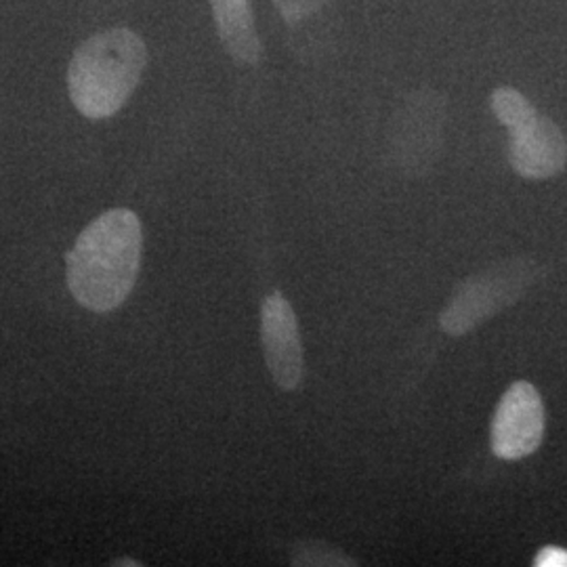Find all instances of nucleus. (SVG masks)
Instances as JSON below:
<instances>
[{
	"mask_svg": "<svg viewBox=\"0 0 567 567\" xmlns=\"http://www.w3.org/2000/svg\"><path fill=\"white\" fill-rule=\"evenodd\" d=\"M446 97L433 89L405 95L389 128V152L395 168L408 177H423L440 158L446 133Z\"/></svg>",
	"mask_w": 567,
	"mask_h": 567,
	"instance_id": "nucleus-3",
	"label": "nucleus"
},
{
	"mask_svg": "<svg viewBox=\"0 0 567 567\" xmlns=\"http://www.w3.org/2000/svg\"><path fill=\"white\" fill-rule=\"evenodd\" d=\"M532 280L534 271L527 269V264L501 265L486 274L471 276L454 292L440 318V324L450 337H463L484 324L487 318L515 303Z\"/></svg>",
	"mask_w": 567,
	"mask_h": 567,
	"instance_id": "nucleus-4",
	"label": "nucleus"
},
{
	"mask_svg": "<svg viewBox=\"0 0 567 567\" xmlns=\"http://www.w3.org/2000/svg\"><path fill=\"white\" fill-rule=\"evenodd\" d=\"M292 566H353V561L341 548L330 547L328 543L309 540L295 548Z\"/></svg>",
	"mask_w": 567,
	"mask_h": 567,
	"instance_id": "nucleus-10",
	"label": "nucleus"
},
{
	"mask_svg": "<svg viewBox=\"0 0 567 567\" xmlns=\"http://www.w3.org/2000/svg\"><path fill=\"white\" fill-rule=\"evenodd\" d=\"M261 343L274 383L284 391L301 385L305 360L299 324L292 305L278 290L261 305Z\"/></svg>",
	"mask_w": 567,
	"mask_h": 567,
	"instance_id": "nucleus-6",
	"label": "nucleus"
},
{
	"mask_svg": "<svg viewBox=\"0 0 567 567\" xmlns=\"http://www.w3.org/2000/svg\"><path fill=\"white\" fill-rule=\"evenodd\" d=\"M147 47L128 28L93 34L76 49L68 68V91L84 118L103 121L121 112L142 81Z\"/></svg>",
	"mask_w": 567,
	"mask_h": 567,
	"instance_id": "nucleus-2",
	"label": "nucleus"
},
{
	"mask_svg": "<svg viewBox=\"0 0 567 567\" xmlns=\"http://www.w3.org/2000/svg\"><path fill=\"white\" fill-rule=\"evenodd\" d=\"M271 4L278 9V13L286 21H301L311 18L320 9H324L328 0H271Z\"/></svg>",
	"mask_w": 567,
	"mask_h": 567,
	"instance_id": "nucleus-11",
	"label": "nucleus"
},
{
	"mask_svg": "<svg viewBox=\"0 0 567 567\" xmlns=\"http://www.w3.org/2000/svg\"><path fill=\"white\" fill-rule=\"evenodd\" d=\"M142 250V221L131 208H112L86 225L65 257L76 303L95 313L121 307L137 282Z\"/></svg>",
	"mask_w": 567,
	"mask_h": 567,
	"instance_id": "nucleus-1",
	"label": "nucleus"
},
{
	"mask_svg": "<svg viewBox=\"0 0 567 567\" xmlns=\"http://www.w3.org/2000/svg\"><path fill=\"white\" fill-rule=\"evenodd\" d=\"M536 567H567V550L566 548L557 547V545H548L543 548L536 559H534Z\"/></svg>",
	"mask_w": 567,
	"mask_h": 567,
	"instance_id": "nucleus-12",
	"label": "nucleus"
},
{
	"mask_svg": "<svg viewBox=\"0 0 567 567\" xmlns=\"http://www.w3.org/2000/svg\"><path fill=\"white\" fill-rule=\"evenodd\" d=\"M508 133V163L519 177L543 182L564 173L567 164L566 135L550 118L536 114L532 121Z\"/></svg>",
	"mask_w": 567,
	"mask_h": 567,
	"instance_id": "nucleus-7",
	"label": "nucleus"
},
{
	"mask_svg": "<svg viewBox=\"0 0 567 567\" xmlns=\"http://www.w3.org/2000/svg\"><path fill=\"white\" fill-rule=\"evenodd\" d=\"M213 20L225 51L240 63L255 65L264 58L250 0H210Z\"/></svg>",
	"mask_w": 567,
	"mask_h": 567,
	"instance_id": "nucleus-8",
	"label": "nucleus"
},
{
	"mask_svg": "<svg viewBox=\"0 0 567 567\" xmlns=\"http://www.w3.org/2000/svg\"><path fill=\"white\" fill-rule=\"evenodd\" d=\"M489 105L494 116L503 126H507L508 131L526 124L538 114V110L529 103L526 95L513 86H498L489 97Z\"/></svg>",
	"mask_w": 567,
	"mask_h": 567,
	"instance_id": "nucleus-9",
	"label": "nucleus"
},
{
	"mask_svg": "<svg viewBox=\"0 0 567 567\" xmlns=\"http://www.w3.org/2000/svg\"><path fill=\"white\" fill-rule=\"evenodd\" d=\"M545 437V404L538 389L526 381L508 386L492 419V452L503 461L534 454Z\"/></svg>",
	"mask_w": 567,
	"mask_h": 567,
	"instance_id": "nucleus-5",
	"label": "nucleus"
},
{
	"mask_svg": "<svg viewBox=\"0 0 567 567\" xmlns=\"http://www.w3.org/2000/svg\"><path fill=\"white\" fill-rule=\"evenodd\" d=\"M114 566H133V567H137V566H142V564H137V561H114Z\"/></svg>",
	"mask_w": 567,
	"mask_h": 567,
	"instance_id": "nucleus-13",
	"label": "nucleus"
}]
</instances>
